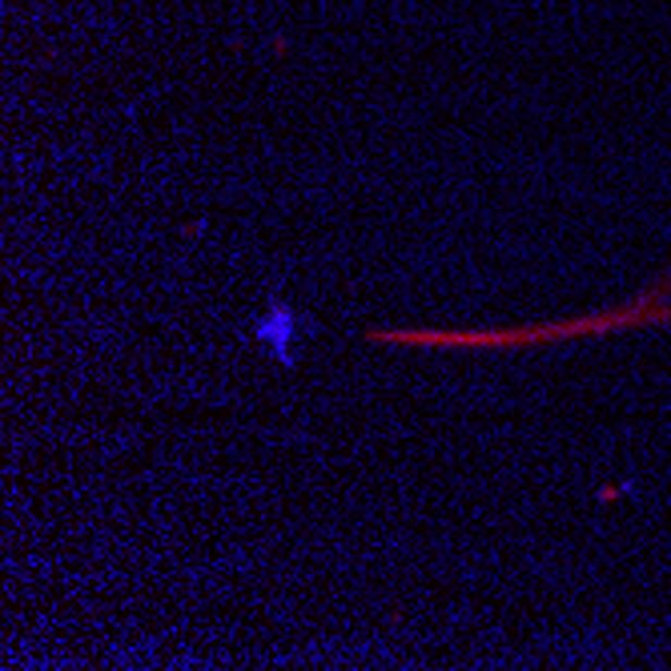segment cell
Returning <instances> with one entry per match:
<instances>
[{
	"instance_id": "6da1fadb",
	"label": "cell",
	"mask_w": 671,
	"mask_h": 671,
	"mask_svg": "<svg viewBox=\"0 0 671 671\" xmlns=\"http://www.w3.org/2000/svg\"><path fill=\"white\" fill-rule=\"evenodd\" d=\"M290 334H294L290 310H274V314H270V318L262 322V338H265L270 346H274L277 355H286V343H290Z\"/></svg>"
}]
</instances>
